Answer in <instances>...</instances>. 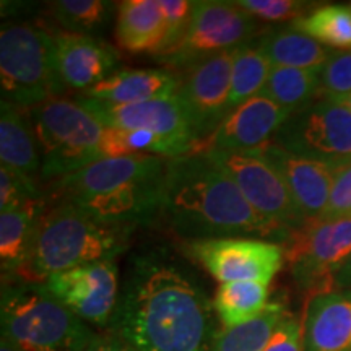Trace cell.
Instances as JSON below:
<instances>
[{
  "mask_svg": "<svg viewBox=\"0 0 351 351\" xmlns=\"http://www.w3.org/2000/svg\"><path fill=\"white\" fill-rule=\"evenodd\" d=\"M108 327L137 351H212L217 337L204 289L161 249L132 258Z\"/></svg>",
  "mask_w": 351,
  "mask_h": 351,
  "instance_id": "1",
  "label": "cell"
},
{
  "mask_svg": "<svg viewBox=\"0 0 351 351\" xmlns=\"http://www.w3.org/2000/svg\"><path fill=\"white\" fill-rule=\"evenodd\" d=\"M161 217L186 241L258 238L287 244L289 234L251 207L207 152L168 158Z\"/></svg>",
  "mask_w": 351,
  "mask_h": 351,
  "instance_id": "2",
  "label": "cell"
},
{
  "mask_svg": "<svg viewBox=\"0 0 351 351\" xmlns=\"http://www.w3.org/2000/svg\"><path fill=\"white\" fill-rule=\"evenodd\" d=\"M168 158H104L51 184L49 204H67L104 225H148L161 213Z\"/></svg>",
  "mask_w": 351,
  "mask_h": 351,
  "instance_id": "3",
  "label": "cell"
},
{
  "mask_svg": "<svg viewBox=\"0 0 351 351\" xmlns=\"http://www.w3.org/2000/svg\"><path fill=\"white\" fill-rule=\"evenodd\" d=\"M135 228L104 225L67 204H49L39 213L28 261L12 280L44 283L51 275L86 263L116 258Z\"/></svg>",
  "mask_w": 351,
  "mask_h": 351,
  "instance_id": "4",
  "label": "cell"
},
{
  "mask_svg": "<svg viewBox=\"0 0 351 351\" xmlns=\"http://www.w3.org/2000/svg\"><path fill=\"white\" fill-rule=\"evenodd\" d=\"M2 335L19 351H86L95 333L43 283L3 280Z\"/></svg>",
  "mask_w": 351,
  "mask_h": 351,
  "instance_id": "5",
  "label": "cell"
},
{
  "mask_svg": "<svg viewBox=\"0 0 351 351\" xmlns=\"http://www.w3.org/2000/svg\"><path fill=\"white\" fill-rule=\"evenodd\" d=\"M26 114L39 145L41 181L52 184L103 160L106 127L75 99H49Z\"/></svg>",
  "mask_w": 351,
  "mask_h": 351,
  "instance_id": "6",
  "label": "cell"
},
{
  "mask_svg": "<svg viewBox=\"0 0 351 351\" xmlns=\"http://www.w3.org/2000/svg\"><path fill=\"white\" fill-rule=\"evenodd\" d=\"M0 83L2 101L25 111L67 91L57 70L51 29L39 23L2 26Z\"/></svg>",
  "mask_w": 351,
  "mask_h": 351,
  "instance_id": "7",
  "label": "cell"
},
{
  "mask_svg": "<svg viewBox=\"0 0 351 351\" xmlns=\"http://www.w3.org/2000/svg\"><path fill=\"white\" fill-rule=\"evenodd\" d=\"M261 25L247 12L226 0H197L181 43L156 62L173 72L221 52L238 49L261 36Z\"/></svg>",
  "mask_w": 351,
  "mask_h": 351,
  "instance_id": "8",
  "label": "cell"
},
{
  "mask_svg": "<svg viewBox=\"0 0 351 351\" xmlns=\"http://www.w3.org/2000/svg\"><path fill=\"white\" fill-rule=\"evenodd\" d=\"M285 251L301 291L313 298L337 291V275L351 256V218L307 221L289 236Z\"/></svg>",
  "mask_w": 351,
  "mask_h": 351,
  "instance_id": "9",
  "label": "cell"
},
{
  "mask_svg": "<svg viewBox=\"0 0 351 351\" xmlns=\"http://www.w3.org/2000/svg\"><path fill=\"white\" fill-rule=\"evenodd\" d=\"M285 150L339 171L351 165V112L332 99L320 98L293 114L276 134Z\"/></svg>",
  "mask_w": 351,
  "mask_h": 351,
  "instance_id": "10",
  "label": "cell"
},
{
  "mask_svg": "<svg viewBox=\"0 0 351 351\" xmlns=\"http://www.w3.org/2000/svg\"><path fill=\"white\" fill-rule=\"evenodd\" d=\"M207 153L261 217L282 228L289 236L307 225L282 176L256 153L223 150H207Z\"/></svg>",
  "mask_w": 351,
  "mask_h": 351,
  "instance_id": "11",
  "label": "cell"
},
{
  "mask_svg": "<svg viewBox=\"0 0 351 351\" xmlns=\"http://www.w3.org/2000/svg\"><path fill=\"white\" fill-rule=\"evenodd\" d=\"M238 49L208 57L178 73L179 90L176 96L194 132L197 152H202L230 114L232 64Z\"/></svg>",
  "mask_w": 351,
  "mask_h": 351,
  "instance_id": "12",
  "label": "cell"
},
{
  "mask_svg": "<svg viewBox=\"0 0 351 351\" xmlns=\"http://www.w3.org/2000/svg\"><path fill=\"white\" fill-rule=\"evenodd\" d=\"M192 258L221 283L261 282L269 285L282 270L285 245L258 238H219L186 243Z\"/></svg>",
  "mask_w": 351,
  "mask_h": 351,
  "instance_id": "13",
  "label": "cell"
},
{
  "mask_svg": "<svg viewBox=\"0 0 351 351\" xmlns=\"http://www.w3.org/2000/svg\"><path fill=\"white\" fill-rule=\"evenodd\" d=\"M75 101L108 129L148 130L168 142L178 156L197 152V140L178 96L132 104H112L77 96Z\"/></svg>",
  "mask_w": 351,
  "mask_h": 351,
  "instance_id": "14",
  "label": "cell"
},
{
  "mask_svg": "<svg viewBox=\"0 0 351 351\" xmlns=\"http://www.w3.org/2000/svg\"><path fill=\"white\" fill-rule=\"evenodd\" d=\"M116 258H106L51 275L43 285L82 320L108 327L116 311Z\"/></svg>",
  "mask_w": 351,
  "mask_h": 351,
  "instance_id": "15",
  "label": "cell"
},
{
  "mask_svg": "<svg viewBox=\"0 0 351 351\" xmlns=\"http://www.w3.org/2000/svg\"><path fill=\"white\" fill-rule=\"evenodd\" d=\"M252 153H256L282 176L307 221L320 219L327 208L335 169L285 150L275 140Z\"/></svg>",
  "mask_w": 351,
  "mask_h": 351,
  "instance_id": "16",
  "label": "cell"
},
{
  "mask_svg": "<svg viewBox=\"0 0 351 351\" xmlns=\"http://www.w3.org/2000/svg\"><path fill=\"white\" fill-rule=\"evenodd\" d=\"M289 114L263 95H257L228 114L202 152H254L275 140Z\"/></svg>",
  "mask_w": 351,
  "mask_h": 351,
  "instance_id": "17",
  "label": "cell"
},
{
  "mask_svg": "<svg viewBox=\"0 0 351 351\" xmlns=\"http://www.w3.org/2000/svg\"><path fill=\"white\" fill-rule=\"evenodd\" d=\"M56 46V62L60 80L67 90L83 91L98 85L116 72L119 54L91 34L52 32Z\"/></svg>",
  "mask_w": 351,
  "mask_h": 351,
  "instance_id": "18",
  "label": "cell"
},
{
  "mask_svg": "<svg viewBox=\"0 0 351 351\" xmlns=\"http://www.w3.org/2000/svg\"><path fill=\"white\" fill-rule=\"evenodd\" d=\"M302 351H351V289L311 298L302 320Z\"/></svg>",
  "mask_w": 351,
  "mask_h": 351,
  "instance_id": "19",
  "label": "cell"
},
{
  "mask_svg": "<svg viewBox=\"0 0 351 351\" xmlns=\"http://www.w3.org/2000/svg\"><path fill=\"white\" fill-rule=\"evenodd\" d=\"M179 75L169 69H119L78 96L112 104L166 99L178 95Z\"/></svg>",
  "mask_w": 351,
  "mask_h": 351,
  "instance_id": "20",
  "label": "cell"
},
{
  "mask_svg": "<svg viewBox=\"0 0 351 351\" xmlns=\"http://www.w3.org/2000/svg\"><path fill=\"white\" fill-rule=\"evenodd\" d=\"M168 25L160 0H125L117 3L114 39L130 54L158 57L165 49Z\"/></svg>",
  "mask_w": 351,
  "mask_h": 351,
  "instance_id": "21",
  "label": "cell"
},
{
  "mask_svg": "<svg viewBox=\"0 0 351 351\" xmlns=\"http://www.w3.org/2000/svg\"><path fill=\"white\" fill-rule=\"evenodd\" d=\"M0 161L26 178L38 181L41 155L32 121L25 109L0 101Z\"/></svg>",
  "mask_w": 351,
  "mask_h": 351,
  "instance_id": "22",
  "label": "cell"
},
{
  "mask_svg": "<svg viewBox=\"0 0 351 351\" xmlns=\"http://www.w3.org/2000/svg\"><path fill=\"white\" fill-rule=\"evenodd\" d=\"M254 43L270 60L271 67L320 70L332 54L326 46L291 26L262 32Z\"/></svg>",
  "mask_w": 351,
  "mask_h": 351,
  "instance_id": "23",
  "label": "cell"
},
{
  "mask_svg": "<svg viewBox=\"0 0 351 351\" xmlns=\"http://www.w3.org/2000/svg\"><path fill=\"white\" fill-rule=\"evenodd\" d=\"M46 204L47 200L32 207L0 213V263L3 280L15 278L28 261L38 217Z\"/></svg>",
  "mask_w": 351,
  "mask_h": 351,
  "instance_id": "24",
  "label": "cell"
},
{
  "mask_svg": "<svg viewBox=\"0 0 351 351\" xmlns=\"http://www.w3.org/2000/svg\"><path fill=\"white\" fill-rule=\"evenodd\" d=\"M261 95L289 114L301 112L320 96V70L271 67Z\"/></svg>",
  "mask_w": 351,
  "mask_h": 351,
  "instance_id": "25",
  "label": "cell"
},
{
  "mask_svg": "<svg viewBox=\"0 0 351 351\" xmlns=\"http://www.w3.org/2000/svg\"><path fill=\"white\" fill-rule=\"evenodd\" d=\"M269 302V285L231 282L219 285L213 307L223 328H234L258 317Z\"/></svg>",
  "mask_w": 351,
  "mask_h": 351,
  "instance_id": "26",
  "label": "cell"
},
{
  "mask_svg": "<svg viewBox=\"0 0 351 351\" xmlns=\"http://www.w3.org/2000/svg\"><path fill=\"white\" fill-rule=\"evenodd\" d=\"M287 313V302L276 296L251 322L217 333L212 351H262Z\"/></svg>",
  "mask_w": 351,
  "mask_h": 351,
  "instance_id": "27",
  "label": "cell"
},
{
  "mask_svg": "<svg viewBox=\"0 0 351 351\" xmlns=\"http://www.w3.org/2000/svg\"><path fill=\"white\" fill-rule=\"evenodd\" d=\"M289 26L315 39L327 49L351 52V7L339 3L315 7Z\"/></svg>",
  "mask_w": 351,
  "mask_h": 351,
  "instance_id": "28",
  "label": "cell"
},
{
  "mask_svg": "<svg viewBox=\"0 0 351 351\" xmlns=\"http://www.w3.org/2000/svg\"><path fill=\"white\" fill-rule=\"evenodd\" d=\"M271 72L270 60L263 56L256 43L239 47L232 64L230 112L254 96L261 95Z\"/></svg>",
  "mask_w": 351,
  "mask_h": 351,
  "instance_id": "29",
  "label": "cell"
},
{
  "mask_svg": "<svg viewBox=\"0 0 351 351\" xmlns=\"http://www.w3.org/2000/svg\"><path fill=\"white\" fill-rule=\"evenodd\" d=\"M112 7L114 3L104 0H56L47 10L62 32L91 34L108 23Z\"/></svg>",
  "mask_w": 351,
  "mask_h": 351,
  "instance_id": "30",
  "label": "cell"
},
{
  "mask_svg": "<svg viewBox=\"0 0 351 351\" xmlns=\"http://www.w3.org/2000/svg\"><path fill=\"white\" fill-rule=\"evenodd\" d=\"M46 200V192L39 187L38 181L0 166V213L44 204Z\"/></svg>",
  "mask_w": 351,
  "mask_h": 351,
  "instance_id": "31",
  "label": "cell"
},
{
  "mask_svg": "<svg viewBox=\"0 0 351 351\" xmlns=\"http://www.w3.org/2000/svg\"><path fill=\"white\" fill-rule=\"evenodd\" d=\"M236 5L247 12L252 19L265 23H283L296 21L314 10L317 3L301 0H236Z\"/></svg>",
  "mask_w": 351,
  "mask_h": 351,
  "instance_id": "32",
  "label": "cell"
},
{
  "mask_svg": "<svg viewBox=\"0 0 351 351\" xmlns=\"http://www.w3.org/2000/svg\"><path fill=\"white\" fill-rule=\"evenodd\" d=\"M351 95V52L332 51L320 69V96L339 101Z\"/></svg>",
  "mask_w": 351,
  "mask_h": 351,
  "instance_id": "33",
  "label": "cell"
},
{
  "mask_svg": "<svg viewBox=\"0 0 351 351\" xmlns=\"http://www.w3.org/2000/svg\"><path fill=\"white\" fill-rule=\"evenodd\" d=\"M160 3L163 8L166 25H168V33H166L165 49L155 59L169 54L181 43L191 25L195 8V2H189V0H160Z\"/></svg>",
  "mask_w": 351,
  "mask_h": 351,
  "instance_id": "34",
  "label": "cell"
},
{
  "mask_svg": "<svg viewBox=\"0 0 351 351\" xmlns=\"http://www.w3.org/2000/svg\"><path fill=\"white\" fill-rule=\"evenodd\" d=\"M346 218H351V165L335 173L327 208L320 217V221Z\"/></svg>",
  "mask_w": 351,
  "mask_h": 351,
  "instance_id": "35",
  "label": "cell"
},
{
  "mask_svg": "<svg viewBox=\"0 0 351 351\" xmlns=\"http://www.w3.org/2000/svg\"><path fill=\"white\" fill-rule=\"evenodd\" d=\"M262 351H302V322L288 311Z\"/></svg>",
  "mask_w": 351,
  "mask_h": 351,
  "instance_id": "36",
  "label": "cell"
},
{
  "mask_svg": "<svg viewBox=\"0 0 351 351\" xmlns=\"http://www.w3.org/2000/svg\"><path fill=\"white\" fill-rule=\"evenodd\" d=\"M86 351H137L132 348L129 343L121 340L119 337L112 333H104V335H95L93 341L88 346Z\"/></svg>",
  "mask_w": 351,
  "mask_h": 351,
  "instance_id": "37",
  "label": "cell"
},
{
  "mask_svg": "<svg viewBox=\"0 0 351 351\" xmlns=\"http://www.w3.org/2000/svg\"><path fill=\"white\" fill-rule=\"evenodd\" d=\"M335 287L337 289H351V256L340 269L339 275H337Z\"/></svg>",
  "mask_w": 351,
  "mask_h": 351,
  "instance_id": "38",
  "label": "cell"
},
{
  "mask_svg": "<svg viewBox=\"0 0 351 351\" xmlns=\"http://www.w3.org/2000/svg\"><path fill=\"white\" fill-rule=\"evenodd\" d=\"M0 351H19V348H16L7 337L2 335V340H0Z\"/></svg>",
  "mask_w": 351,
  "mask_h": 351,
  "instance_id": "39",
  "label": "cell"
},
{
  "mask_svg": "<svg viewBox=\"0 0 351 351\" xmlns=\"http://www.w3.org/2000/svg\"><path fill=\"white\" fill-rule=\"evenodd\" d=\"M335 103H339V104H341V106H345L351 112V95L346 96V98H343V99L335 101Z\"/></svg>",
  "mask_w": 351,
  "mask_h": 351,
  "instance_id": "40",
  "label": "cell"
}]
</instances>
